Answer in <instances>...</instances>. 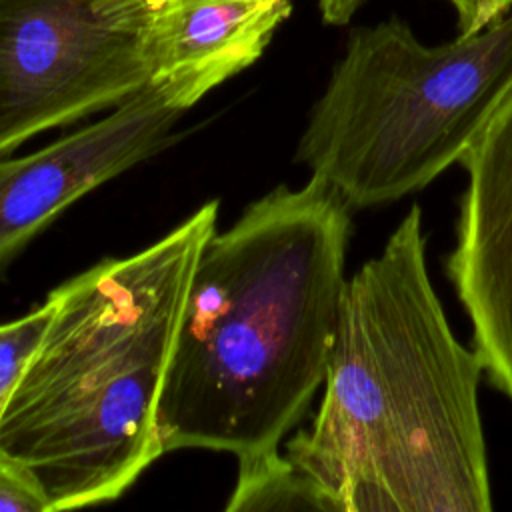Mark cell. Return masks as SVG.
<instances>
[{
	"instance_id": "cell-1",
	"label": "cell",
	"mask_w": 512,
	"mask_h": 512,
	"mask_svg": "<svg viewBox=\"0 0 512 512\" xmlns=\"http://www.w3.org/2000/svg\"><path fill=\"white\" fill-rule=\"evenodd\" d=\"M482 372L432 286L414 204L346 280L320 408L286 458L326 512H488Z\"/></svg>"
},
{
	"instance_id": "cell-2",
	"label": "cell",
	"mask_w": 512,
	"mask_h": 512,
	"mask_svg": "<svg viewBox=\"0 0 512 512\" xmlns=\"http://www.w3.org/2000/svg\"><path fill=\"white\" fill-rule=\"evenodd\" d=\"M350 212L312 176L276 186L206 240L158 400L162 454L206 448L238 466L280 454L324 386Z\"/></svg>"
},
{
	"instance_id": "cell-3",
	"label": "cell",
	"mask_w": 512,
	"mask_h": 512,
	"mask_svg": "<svg viewBox=\"0 0 512 512\" xmlns=\"http://www.w3.org/2000/svg\"><path fill=\"white\" fill-rule=\"evenodd\" d=\"M218 202L152 246L108 258L48 294L50 318L0 422L50 512L118 498L162 454L156 410L190 280Z\"/></svg>"
},
{
	"instance_id": "cell-4",
	"label": "cell",
	"mask_w": 512,
	"mask_h": 512,
	"mask_svg": "<svg viewBox=\"0 0 512 512\" xmlns=\"http://www.w3.org/2000/svg\"><path fill=\"white\" fill-rule=\"evenodd\" d=\"M512 86V10L428 46L390 18L350 32L296 160L350 210L400 200L460 162Z\"/></svg>"
},
{
	"instance_id": "cell-5",
	"label": "cell",
	"mask_w": 512,
	"mask_h": 512,
	"mask_svg": "<svg viewBox=\"0 0 512 512\" xmlns=\"http://www.w3.org/2000/svg\"><path fill=\"white\" fill-rule=\"evenodd\" d=\"M148 0H0V154L150 84Z\"/></svg>"
},
{
	"instance_id": "cell-6",
	"label": "cell",
	"mask_w": 512,
	"mask_h": 512,
	"mask_svg": "<svg viewBox=\"0 0 512 512\" xmlns=\"http://www.w3.org/2000/svg\"><path fill=\"white\" fill-rule=\"evenodd\" d=\"M460 164L468 180L446 274L484 374L512 402V86Z\"/></svg>"
},
{
	"instance_id": "cell-7",
	"label": "cell",
	"mask_w": 512,
	"mask_h": 512,
	"mask_svg": "<svg viewBox=\"0 0 512 512\" xmlns=\"http://www.w3.org/2000/svg\"><path fill=\"white\" fill-rule=\"evenodd\" d=\"M182 110L148 84L104 118L0 160V266L58 212L168 144Z\"/></svg>"
},
{
	"instance_id": "cell-8",
	"label": "cell",
	"mask_w": 512,
	"mask_h": 512,
	"mask_svg": "<svg viewBox=\"0 0 512 512\" xmlns=\"http://www.w3.org/2000/svg\"><path fill=\"white\" fill-rule=\"evenodd\" d=\"M292 14V0H164L142 22L150 84L182 112L250 68Z\"/></svg>"
},
{
	"instance_id": "cell-9",
	"label": "cell",
	"mask_w": 512,
	"mask_h": 512,
	"mask_svg": "<svg viewBox=\"0 0 512 512\" xmlns=\"http://www.w3.org/2000/svg\"><path fill=\"white\" fill-rule=\"evenodd\" d=\"M226 510H324L314 486L288 458L238 466V482Z\"/></svg>"
},
{
	"instance_id": "cell-10",
	"label": "cell",
	"mask_w": 512,
	"mask_h": 512,
	"mask_svg": "<svg viewBox=\"0 0 512 512\" xmlns=\"http://www.w3.org/2000/svg\"><path fill=\"white\" fill-rule=\"evenodd\" d=\"M50 318L48 300L22 318L0 324V422L14 386Z\"/></svg>"
},
{
	"instance_id": "cell-11",
	"label": "cell",
	"mask_w": 512,
	"mask_h": 512,
	"mask_svg": "<svg viewBox=\"0 0 512 512\" xmlns=\"http://www.w3.org/2000/svg\"><path fill=\"white\" fill-rule=\"evenodd\" d=\"M0 510L50 512V502L36 476L18 460L0 454Z\"/></svg>"
},
{
	"instance_id": "cell-12",
	"label": "cell",
	"mask_w": 512,
	"mask_h": 512,
	"mask_svg": "<svg viewBox=\"0 0 512 512\" xmlns=\"http://www.w3.org/2000/svg\"><path fill=\"white\" fill-rule=\"evenodd\" d=\"M456 10L458 34H474L512 10V0H450Z\"/></svg>"
},
{
	"instance_id": "cell-13",
	"label": "cell",
	"mask_w": 512,
	"mask_h": 512,
	"mask_svg": "<svg viewBox=\"0 0 512 512\" xmlns=\"http://www.w3.org/2000/svg\"><path fill=\"white\" fill-rule=\"evenodd\" d=\"M362 0H318L322 20L332 26H344L352 20Z\"/></svg>"
},
{
	"instance_id": "cell-14",
	"label": "cell",
	"mask_w": 512,
	"mask_h": 512,
	"mask_svg": "<svg viewBox=\"0 0 512 512\" xmlns=\"http://www.w3.org/2000/svg\"><path fill=\"white\" fill-rule=\"evenodd\" d=\"M160 2H164V0H148V6L152 8V6H156V4H160Z\"/></svg>"
}]
</instances>
